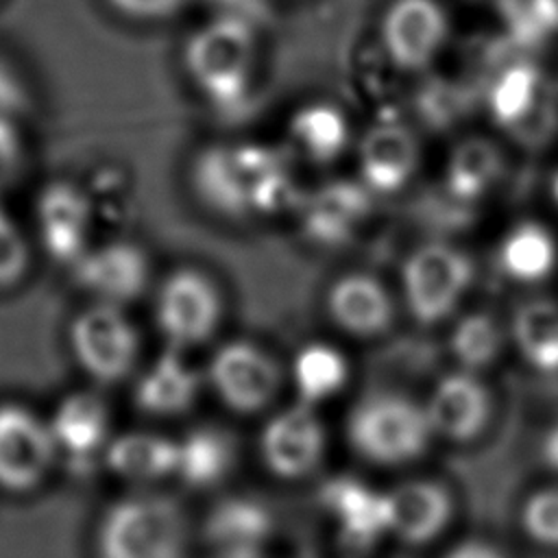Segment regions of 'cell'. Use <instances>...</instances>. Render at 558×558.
Instances as JSON below:
<instances>
[{"instance_id": "6", "label": "cell", "mask_w": 558, "mask_h": 558, "mask_svg": "<svg viewBox=\"0 0 558 558\" xmlns=\"http://www.w3.org/2000/svg\"><path fill=\"white\" fill-rule=\"evenodd\" d=\"M222 318V296L198 268L181 266L168 272L155 296V325L166 347L190 349L214 336Z\"/></svg>"}, {"instance_id": "3", "label": "cell", "mask_w": 558, "mask_h": 558, "mask_svg": "<svg viewBox=\"0 0 558 558\" xmlns=\"http://www.w3.org/2000/svg\"><path fill=\"white\" fill-rule=\"evenodd\" d=\"M347 432L355 451L377 464L414 460L434 434L425 408L401 395H373L360 401Z\"/></svg>"}, {"instance_id": "26", "label": "cell", "mask_w": 558, "mask_h": 558, "mask_svg": "<svg viewBox=\"0 0 558 558\" xmlns=\"http://www.w3.org/2000/svg\"><path fill=\"white\" fill-rule=\"evenodd\" d=\"M547 87V81L541 76V72L527 63L517 61L510 63L506 70H501L488 92V105L495 116V120L512 129L519 120H523L532 107L538 102Z\"/></svg>"}, {"instance_id": "27", "label": "cell", "mask_w": 558, "mask_h": 558, "mask_svg": "<svg viewBox=\"0 0 558 558\" xmlns=\"http://www.w3.org/2000/svg\"><path fill=\"white\" fill-rule=\"evenodd\" d=\"M504 270L517 281H541L556 264V242L547 229L536 222L514 227L499 251Z\"/></svg>"}, {"instance_id": "39", "label": "cell", "mask_w": 558, "mask_h": 558, "mask_svg": "<svg viewBox=\"0 0 558 558\" xmlns=\"http://www.w3.org/2000/svg\"><path fill=\"white\" fill-rule=\"evenodd\" d=\"M530 7L543 31H558V0H530Z\"/></svg>"}, {"instance_id": "11", "label": "cell", "mask_w": 558, "mask_h": 558, "mask_svg": "<svg viewBox=\"0 0 558 558\" xmlns=\"http://www.w3.org/2000/svg\"><path fill=\"white\" fill-rule=\"evenodd\" d=\"M150 259L146 251L126 240L94 244L74 266V283L92 301L124 307L140 299L150 283Z\"/></svg>"}, {"instance_id": "41", "label": "cell", "mask_w": 558, "mask_h": 558, "mask_svg": "<svg viewBox=\"0 0 558 558\" xmlns=\"http://www.w3.org/2000/svg\"><path fill=\"white\" fill-rule=\"evenodd\" d=\"M220 558H266L257 549L251 551H231V554H220Z\"/></svg>"}, {"instance_id": "37", "label": "cell", "mask_w": 558, "mask_h": 558, "mask_svg": "<svg viewBox=\"0 0 558 558\" xmlns=\"http://www.w3.org/2000/svg\"><path fill=\"white\" fill-rule=\"evenodd\" d=\"M109 2L129 15L157 17V15H168L181 9L190 0H109Z\"/></svg>"}, {"instance_id": "22", "label": "cell", "mask_w": 558, "mask_h": 558, "mask_svg": "<svg viewBox=\"0 0 558 558\" xmlns=\"http://www.w3.org/2000/svg\"><path fill=\"white\" fill-rule=\"evenodd\" d=\"M368 211L362 187L338 181L318 190L305 205V231L320 242H340Z\"/></svg>"}, {"instance_id": "35", "label": "cell", "mask_w": 558, "mask_h": 558, "mask_svg": "<svg viewBox=\"0 0 558 558\" xmlns=\"http://www.w3.org/2000/svg\"><path fill=\"white\" fill-rule=\"evenodd\" d=\"M22 163V142L11 118L0 116V192L11 185Z\"/></svg>"}, {"instance_id": "1", "label": "cell", "mask_w": 558, "mask_h": 558, "mask_svg": "<svg viewBox=\"0 0 558 558\" xmlns=\"http://www.w3.org/2000/svg\"><path fill=\"white\" fill-rule=\"evenodd\" d=\"M185 521L161 495H131L113 501L96 527L98 558H179Z\"/></svg>"}, {"instance_id": "42", "label": "cell", "mask_w": 558, "mask_h": 558, "mask_svg": "<svg viewBox=\"0 0 558 558\" xmlns=\"http://www.w3.org/2000/svg\"><path fill=\"white\" fill-rule=\"evenodd\" d=\"M554 198L558 201V174H556V179H554Z\"/></svg>"}, {"instance_id": "12", "label": "cell", "mask_w": 558, "mask_h": 558, "mask_svg": "<svg viewBox=\"0 0 558 558\" xmlns=\"http://www.w3.org/2000/svg\"><path fill=\"white\" fill-rule=\"evenodd\" d=\"M48 427L59 458L83 471L98 458L102 460L113 438L109 405L94 392H70L63 397L48 418Z\"/></svg>"}, {"instance_id": "32", "label": "cell", "mask_w": 558, "mask_h": 558, "mask_svg": "<svg viewBox=\"0 0 558 558\" xmlns=\"http://www.w3.org/2000/svg\"><path fill=\"white\" fill-rule=\"evenodd\" d=\"M31 266V248L15 222L0 209V290L17 286Z\"/></svg>"}, {"instance_id": "2", "label": "cell", "mask_w": 558, "mask_h": 558, "mask_svg": "<svg viewBox=\"0 0 558 558\" xmlns=\"http://www.w3.org/2000/svg\"><path fill=\"white\" fill-rule=\"evenodd\" d=\"M255 39L251 24L222 15L187 44L185 61L207 98L225 111L238 109L248 89Z\"/></svg>"}, {"instance_id": "5", "label": "cell", "mask_w": 558, "mask_h": 558, "mask_svg": "<svg viewBox=\"0 0 558 558\" xmlns=\"http://www.w3.org/2000/svg\"><path fill=\"white\" fill-rule=\"evenodd\" d=\"M76 364L98 384H118L137 366L140 336L122 307L92 301L70 323Z\"/></svg>"}, {"instance_id": "18", "label": "cell", "mask_w": 558, "mask_h": 558, "mask_svg": "<svg viewBox=\"0 0 558 558\" xmlns=\"http://www.w3.org/2000/svg\"><path fill=\"white\" fill-rule=\"evenodd\" d=\"M418 142L401 124L384 122L366 131L360 142V168L364 181L377 192L399 190L416 170Z\"/></svg>"}, {"instance_id": "24", "label": "cell", "mask_w": 558, "mask_h": 558, "mask_svg": "<svg viewBox=\"0 0 558 558\" xmlns=\"http://www.w3.org/2000/svg\"><path fill=\"white\" fill-rule=\"evenodd\" d=\"M504 166L499 148L484 137H469L460 142L447 166L449 192L460 201L482 196L499 177Z\"/></svg>"}, {"instance_id": "23", "label": "cell", "mask_w": 558, "mask_h": 558, "mask_svg": "<svg viewBox=\"0 0 558 558\" xmlns=\"http://www.w3.org/2000/svg\"><path fill=\"white\" fill-rule=\"evenodd\" d=\"M268 530V512L259 504L242 497L222 499L205 519V538L220 547L222 554L257 549Z\"/></svg>"}, {"instance_id": "17", "label": "cell", "mask_w": 558, "mask_h": 558, "mask_svg": "<svg viewBox=\"0 0 558 558\" xmlns=\"http://www.w3.org/2000/svg\"><path fill=\"white\" fill-rule=\"evenodd\" d=\"M490 399L480 379L471 373H453L438 381L425 408L432 432L451 438L469 440L486 423Z\"/></svg>"}, {"instance_id": "36", "label": "cell", "mask_w": 558, "mask_h": 558, "mask_svg": "<svg viewBox=\"0 0 558 558\" xmlns=\"http://www.w3.org/2000/svg\"><path fill=\"white\" fill-rule=\"evenodd\" d=\"M28 109V94L24 92L20 78L0 59V116L13 118Z\"/></svg>"}, {"instance_id": "19", "label": "cell", "mask_w": 558, "mask_h": 558, "mask_svg": "<svg viewBox=\"0 0 558 558\" xmlns=\"http://www.w3.org/2000/svg\"><path fill=\"white\" fill-rule=\"evenodd\" d=\"M327 307L336 325L355 336H379L395 318L392 299L386 288L371 275H347L338 279L327 299Z\"/></svg>"}, {"instance_id": "13", "label": "cell", "mask_w": 558, "mask_h": 558, "mask_svg": "<svg viewBox=\"0 0 558 558\" xmlns=\"http://www.w3.org/2000/svg\"><path fill=\"white\" fill-rule=\"evenodd\" d=\"M325 449V432L312 405L299 403L272 416L262 432L259 451L264 464L279 477L312 473Z\"/></svg>"}, {"instance_id": "38", "label": "cell", "mask_w": 558, "mask_h": 558, "mask_svg": "<svg viewBox=\"0 0 558 558\" xmlns=\"http://www.w3.org/2000/svg\"><path fill=\"white\" fill-rule=\"evenodd\" d=\"M445 558H504L493 545L480 543V541H469L458 547H453Z\"/></svg>"}, {"instance_id": "34", "label": "cell", "mask_w": 558, "mask_h": 558, "mask_svg": "<svg viewBox=\"0 0 558 558\" xmlns=\"http://www.w3.org/2000/svg\"><path fill=\"white\" fill-rule=\"evenodd\" d=\"M556 129H558V107H556L554 89L547 85L538 102L532 107V111L508 131L523 146H543L551 140Z\"/></svg>"}, {"instance_id": "8", "label": "cell", "mask_w": 558, "mask_h": 558, "mask_svg": "<svg viewBox=\"0 0 558 558\" xmlns=\"http://www.w3.org/2000/svg\"><path fill=\"white\" fill-rule=\"evenodd\" d=\"M96 209L87 187L74 181L57 179L41 187L35 205L37 235L44 253L72 268L92 246Z\"/></svg>"}, {"instance_id": "33", "label": "cell", "mask_w": 558, "mask_h": 558, "mask_svg": "<svg viewBox=\"0 0 558 558\" xmlns=\"http://www.w3.org/2000/svg\"><path fill=\"white\" fill-rule=\"evenodd\" d=\"M525 532L541 545L558 547V488L534 493L521 512Z\"/></svg>"}, {"instance_id": "4", "label": "cell", "mask_w": 558, "mask_h": 558, "mask_svg": "<svg viewBox=\"0 0 558 558\" xmlns=\"http://www.w3.org/2000/svg\"><path fill=\"white\" fill-rule=\"evenodd\" d=\"M281 170L279 157L262 146H211L192 166V187L209 209L242 216L255 207L262 185Z\"/></svg>"}, {"instance_id": "28", "label": "cell", "mask_w": 558, "mask_h": 558, "mask_svg": "<svg viewBox=\"0 0 558 558\" xmlns=\"http://www.w3.org/2000/svg\"><path fill=\"white\" fill-rule=\"evenodd\" d=\"M327 504L340 519L342 527L353 536L368 541L386 530L384 495L368 490L360 482L338 480L325 493Z\"/></svg>"}, {"instance_id": "30", "label": "cell", "mask_w": 558, "mask_h": 558, "mask_svg": "<svg viewBox=\"0 0 558 558\" xmlns=\"http://www.w3.org/2000/svg\"><path fill=\"white\" fill-rule=\"evenodd\" d=\"M292 375L301 403L312 405L340 390L347 379V362L327 344H310L296 355Z\"/></svg>"}, {"instance_id": "29", "label": "cell", "mask_w": 558, "mask_h": 558, "mask_svg": "<svg viewBox=\"0 0 558 558\" xmlns=\"http://www.w3.org/2000/svg\"><path fill=\"white\" fill-rule=\"evenodd\" d=\"M290 131L305 155L318 163L336 159L349 140L344 116L329 105H312L301 109L294 116Z\"/></svg>"}, {"instance_id": "10", "label": "cell", "mask_w": 558, "mask_h": 558, "mask_svg": "<svg viewBox=\"0 0 558 558\" xmlns=\"http://www.w3.org/2000/svg\"><path fill=\"white\" fill-rule=\"evenodd\" d=\"M207 379L229 410L251 414L275 399L281 386V371L259 347L233 340L214 353Z\"/></svg>"}, {"instance_id": "14", "label": "cell", "mask_w": 558, "mask_h": 558, "mask_svg": "<svg viewBox=\"0 0 558 558\" xmlns=\"http://www.w3.org/2000/svg\"><path fill=\"white\" fill-rule=\"evenodd\" d=\"M445 35L447 17L434 0H397L381 22L386 54L401 70L425 68L440 50Z\"/></svg>"}, {"instance_id": "16", "label": "cell", "mask_w": 558, "mask_h": 558, "mask_svg": "<svg viewBox=\"0 0 558 558\" xmlns=\"http://www.w3.org/2000/svg\"><path fill=\"white\" fill-rule=\"evenodd\" d=\"M449 493L427 480H410L384 495L386 530L405 543H427L451 519Z\"/></svg>"}, {"instance_id": "21", "label": "cell", "mask_w": 558, "mask_h": 558, "mask_svg": "<svg viewBox=\"0 0 558 558\" xmlns=\"http://www.w3.org/2000/svg\"><path fill=\"white\" fill-rule=\"evenodd\" d=\"M235 464L233 438L216 425H198L177 440L174 477L187 488L218 486Z\"/></svg>"}, {"instance_id": "40", "label": "cell", "mask_w": 558, "mask_h": 558, "mask_svg": "<svg viewBox=\"0 0 558 558\" xmlns=\"http://www.w3.org/2000/svg\"><path fill=\"white\" fill-rule=\"evenodd\" d=\"M547 458H549V462L554 464V466H558V434L549 440V445H547Z\"/></svg>"}, {"instance_id": "15", "label": "cell", "mask_w": 558, "mask_h": 558, "mask_svg": "<svg viewBox=\"0 0 558 558\" xmlns=\"http://www.w3.org/2000/svg\"><path fill=\"white\" fill-rule=\"evenodd\" d=\"M201 386L203 377L190 364L185 351L166 347L140 373L133 386V403L148 416H179L194 405Z\"/></svg>"}, {"instance_id": "20", "label": "cell", "mask_w": 558, "mask_h": 558, "mask_svg": "<svg viewBox=\"0 0 558 558\" xmlns=\"http://www.w3.org/2000/svg\"><path fill=\"white\" fill-rule=\"evenodd\" d=\"M105 466L131 484H155L177 473V440L157 432L113 436L102 456Z\"/></svg>"}, {"instance_id": "25", "label": "cell", "mask_w": 558, "mask_h": 558, "mask_svg": "<svg viewBox=\"0 0 558 558\" xmlns=\"http://www.w3.org/2000/svg\"><path fill=\"white\" fill-rule=\"evenodd\" d=\"M514 340L541 371H558V305L547 299L527 301L514 314Z\"/></svg>"}, {"instance_id": "31", "label": "cell", "mask_w": 558, "mask_h": 558, "mask_svg": "<svg viewBox=\"0 0 558 558\" xmlns=\"http://www.w3.org/2000/svg\"><path fill=\"white\" fill-rule=\"evenodd\" d=\"M451 353L469 371L488 366L501 351L504 336L493 316L473 312L464 316L451 333Z\"/></svg>"}, {"instance_id": "7", "label": "cell", "mask_w": 558, "mask_h": 558, "mask_svg": "<svg viewBox=\"0 0 558 558\" xmlns=\"http://www.w3.org/2000/svg\"><path fill=\"white\" fill-rule=\"evenodd\" d=\"M57 460L48 421L22 403H0V490L33 493Z\"/></svg>"}, {"instance_id": "9", "label": "cell", "mask_w": 558, "mask_h": 558, "mask_svg": "<svg viewBox=\"0 0 558 558\" xmlns=\"http://www.w3.org/2000/svg\"><path fill=\"white\" fill-rule=\"evenodd\" d=\"M473 277L469 257L453 246L432 242L416 248L403 266V290L410 312L421 323L445 318Z\"/></svg>"}]
</instances>
